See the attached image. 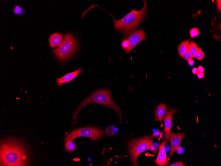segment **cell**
I'll return each mask as SVG.
<instances>
[{"instance_id": "cell-25", "label": "cell", "mask_w": 221, "mask_h": 166, "mask_svg": "<svg viewBox=\"0 0 221 166\" xmlns=\"http://www.w3.org/2000/svg\"><path fill=\"white\" fill-rule=\"evenodd\" d=\"M197 76L200 79H202L204 77V73H199L197 74Z\"/></svg>"}, {"instance_id": "cell-21", "label": "cell", "mask_w": 221, "mask_h": 166, "mask_svg": "<svg viewBox=\"0 0 221 166\" xmlns=\"http://www.w3.org/2000/svg\"><path fill=\"white\" fill-rule=\"evenodd\" d=\"M14 12L17 15H19L23 13V9L21 7L17 6L14 8Z\"/></svg>"}, {"instance_id": "cell-20", "label": "cell", "mask_w": 221, "mask_h": 166, "mask_svg": "<svg viewBox=\"0 0 221 166\" xmlns=\"http://www.w3.org/2000/svg\"><path fill=\"white\" fill-rule=\"evenodd\" d=\"M200 33V32L198 29L193 28L191 29L190 32V34L191 37L193 38L198 36Z\"/></svg>"}, {"instance_id": "cell-2", "label": "cell", "mask_w": 221, "mask_h": 166, "mask_svg": "<svg viewBox=\"0 0 221 166\" xmlns=\"http://www.w3.org/2000/svg\"><path fill=\"white\" fill-rule=\"evenodd\" d=\"M91 104H101L111 108L118 115L120 119V122L122 123L123 121L122 110L115 104L112 98L110 90L107 89L96 90L82 102L73 115V122L71 126H74L78 123V116L81 110L85 106Z\"/></svg>"}, {"instance_id": "cell-6", "label": "cell", "mask_w": 221, "mask_h": 166, "mask_svg": "<svg viewBox=\"0 0 221 166\" xmlns=\"http://www.w3.org/2000/svg\"><path fill=\"white\" fill-rule=\"evenodd\" d=\"M104 130L96 128L86 127L80 128L70 132L65 138V142L72 141L80 137L90 138L92 141L101 139L104 135Z\"/></svg>"}, {"instance_id": "cell-8", "label": "cell", "mask_w": 221, "mask_h": 166, "mask_svg": "<svg viewBox=\"0 0 221 166\" xmlns=\"http://www.w3.org/2000/svg\"><path fill=\"white\" fill-rule=\"evenodd\" d=\"M146 39L145 31L142 30H137L129 33L125 39L129 43V52L134 48L138 43L141 41L145 40Z\"/></svg>"}, {"instance_id": "cell-23", "label": "cell", "mask_w": 221, "mask_h": 166, "mask_svg": "<svg viewBox=\"0 0 221 166\" xmlns=\"http://www.w3.org/2000/svg\"><path fill=\"white\" fill-rule=\"evenodd\" d=\"M149 150L151 151V152L156 154H157L158 153L157 150L155 149L154 144H153L150 147Z\"/></svg>"}, {"instance_id": "cell-5", "label": "cell", "mask_w": 221, "mask_h": 166, "mask_svg": "<svg viewBox=\"0 0 221 166\" xmlns=\"http://www.w3.org/2000/svg\"><path fill=\"white\" fill-rule=\"evenodd\" d=\"M77 41L72 34H67L64 36L63 42L59 47L54 50L56 56L61 62L71 57L76 52Z\"/></svg>"}, {"instance_id": "cell-1", "label": "cell", "mask_w": 221, "mask_h": 166, "mask_svg": "<svg viewBox=\"0 0 221 166\" xmlns=\"http://www.w3.org/2000/svg\"><path fill=\"white\" fill-rule=\"evenodd\" d=\"M0 147L1 166L29 165L28 150L20 140L9 137L1 141Z\"/></svg>"}, {"instance_id": "cell-12", "label": "cell", "mask_w": 221, "mask_h": 166, "mask_svg": "<svg viewBox=\"0 0 221 166\" xmlns=\"http://www.w3.org/2000/svg\"><path fill=\"white\" fill-rule=\"evenodd\" d=\"M63 39L61 33H56L51 35L49 39L51 47L52 48L59 47L63 42Z\"/></svg>"}, {"instance_id": "cell-13", "label": "cell", "mask_w": 221, "mask_h": 166, "mask_svg": "<svg viewBox=\"0 0 221 166\" xmlns=\"http://www.w3.org/2000/svg\"><path fill=\"white\" fill-rule=\"evenodd\" d=\"M167 106L165 104H162L157 107L155 110V115L158 120L162 122L163 120V118L167 109Z\"/></svg>"}, {"instance_id": "cell-15", "label": "cell", "mask_w": 221, "mask_h": 166, "mask_svg": "<svg viewBox=\"0 0 221 166\" xmlns=\"http://www.w3.org/2000/svg\"><path fill=\"white\" fill-rule=\"evenodd\" d=\"M118 132L117 128L114 126H108L105 130L106 135L108 136L115 135Z\"/></svg>"}, {"instance_id": "cell-19", "label": "cell", "mask_w": 221, "mask_h": 166, "mask_svg": "<svg viewBox=\"0 0 221 166\" xmlns=\"http://www.w3.org/2000/svg\"><path fill=\"white\" fill-rule=\"evenodd\" d=\"M182 57L184 60L187 61L191 58L189 44L188 45L186 50L183 55Z\"/></svg>"}, {"instance_id": "cell-7", "label": "cell", "mask_w": 221, "mask_h": 166, "mask_svg": "<svg viewBox=\"0 0 221 166\" xmlns=\"http://www.w3.org/2000/svg\"><path fill=\"white\" fill-rule=\"evenodd\" d=\"M185 134L183 132L176 134L172 132L169 135L164 136V139L169 140L170 143L171 151L169 155L170 157L172 156L175 151L181 147L182 140L185 138Z\"/></svg>"}, {"instance_id": "cell-9", "label": "cell", "mask_w": 221, "mask_h": 166, "mask_svg": "<svg viewBox=\"0 0 221 166\" xmlns=\"http://www.w3.org/2000/svg\"><path fill=\"white\" fill-rule=\"evenodd\" d=\"M168 143L167 141H164L158 145L159 152L157 158L154 162L155 164L159 166H167L169 165V162L165 150L166 145Z\"/></svg>"}, {"instance_id": "cell-11", "label": "cell", "mask_w": 221, "mask_h": 166, "mask_svg": "<svg viewBox=\"0 0 221 166\" xmlns=\"http://www.w3.org/2000/svg\"><path fill=\"white\" fill-rule=\"evenodd\" d=\"M81 68L75 71L67 74L60 78H57V83L58 86H60L62 84L68 83L72 81L73 79L82 72Z\"/></svg>"}, {"instance_id": "cell-4", "label": "cell", "mask_w": 221, "mask_h": 166, "mask_svg": "<svg viewBox=\"0 0 221 166\" xmlns=\"http://www.w3.org/2000/svg\"><path fill=\"white\" fill-rule=\"evenodd\" d=\"M153 139L151 136H147L129 141L128 150L130 154L131 161L134 166H138V158L140 154L147 150L154 144Z\"/></svg>"}, {"instance_id": "cell-18", "label": "cell", "mask_w": 221, "mask_h": 166, "mask_svg": "<svg viewBox=\"0 0 221 166\" xmlns=\"http://www.w3.org/2000/svg\"><path fill=\"white\" fill-rule=\"evenodd\" d=\"M197 48L198 46L193 41L190 42L189 43V49L191 58L194 57Z\"/></svg>"}, {"instance_id": "cell-3", "label": "cell", "mask_w": 221, "mask_h": 166, "mask_svg": "<svg viewBox=\"0 0 221 166\" xmlns=\"http://www.w3.org/2000/svg\"><path fill=\"white\" fill-rule=\"evenodd\" d=\"M144 1L145 4L142 9L138 11L133 10L121 19L116 20L111 15L116 30L122 33H127L140 24L147 12V3L146 1Z\"/></svg>"}, {"instance_id": "cell-22", "label": "cell", "mask_w": 221, "mask_h": 166, "mask_svg": "<svg viewBox=\"0 0 221 166\" xmlns=\"http://www.w3.org/2000/svg\"><path fill=\"white\" fill-rule=\"evenodd\" d=\"M185 163L182 161H179L177 162L173 163L169 165V166H185Z\"/></svg>"}, {"instance_id": "cell-16", "label": "cell", "mask_w": 221, "mask_h": 166, "mask_svg": "<svg viewBox=\"0 0 221 166\" xmlns=\"http://www.w3.org/2000/svg\"><path fill=\"white\" fill-rule=\"evenodd\" d=\"M76 147V144L72 141H69L65 142V150L68 152H72L74 151Z\"/></svg>"}, {"instance_id": "cell-24", "label": "cell", "mask_w": 221, "mask_h": 166, "mask_svg": "<svg viewBox=\"0 0 221 166\" xmlns=\"http://www.w3.org/2000/svg\"><path fill=\"white\" fill-rule=\"evenodd\" d=\"M187 61L188 63L190 66H193L194 65V60L192 59V58H190V59H189Z\"/></svg>"}, {"instance_id": "cell-17", "label": "cell", "mask_w": 221, "mask_h": 166, "mask_svg": "<svg viewBox=\"0 0 221 166\" xmlns=\"http://www.w3.org/2000/svg\"><path fill=\"white\" fill-rule=\"evenodd\" d=\"M205 55L202 49L198 47L194 55V57L199 60H202L204 58Z\"/></svg>"}, {"instance_id": "cell-28", "label": "cell", "mask_w": 221, "mask_h": 166, "mask_svg": "<svg viewBox=\"0 0 221 166\" xmlns=\"http://www.w3.org/2000/svg\"><path fill=\"white\" fill-rule=\"evenodd\" d=\"M217 5L218 10L221 11V1H217Z\"/></svg>"}, {"instance_id": "cell-27", "label": "cell", "mask_w": 221, "mask_h": 166, "mask_svg": "<svg viewBox=\"0 0 221 166\" xmlns=\"http://www.w3.org/2000/svg\"><path fill=\"white\" fill-rule=\"evenodd\" d=\"M192 72L194 75H197L199 73L198 69L197 68H194L192 69Z\"/></svg>"}, {"instance_id": "cell-10", "label": "cell", "mask_w": 221, "mask_h": 166, "mask_svg": "<svg viewBox=\"0 0 221 166\" xmlns=\"http://www.w3.org/2000/svg\"><path fill=\"white\" fill-rule=\"evenodd\" d=\"M177 112L178 111L175 109H172L164 113V131L166 136L168 135L170 133L171 130L172 128L173 115Z\"/></svg>"}, {"instance_id": "cell-26", "label": "cell", "mask_w": 221, "mask_h": 166, "mask_svg": "<svg viewBox=\"0 0 221 166\" xmlns=\"http://www.w3.org/2000/svg\"><path fill=\"white\" fill-rule=\"evenodd\" d=\"M197 69H198L199 73H203L204 71V68L202 66H199Z\"/></svg>"}, {"instance_id": "cell-14", "label": "cell", "mask_w": 221, "mask_h": 166, "mask_svg": "<svg viewBox=\"0 0 221 166\" xmlns=\"http://www.w3.org/2000/svg\"><path fill=\"white\" fill-rule=\"evenodd\" d=\"M189 44V40H185L180 45L178 48V51L179 55L181 57H182L187 48V46Z\"/></svg>"}]
</instances>
